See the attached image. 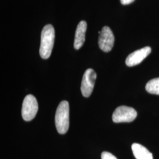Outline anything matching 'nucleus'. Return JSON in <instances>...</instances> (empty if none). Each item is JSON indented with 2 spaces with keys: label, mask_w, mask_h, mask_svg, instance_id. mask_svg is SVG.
I'll list each match as a JSON object with an SVG mask.
<instances>
[{
  "label": "nucleus",
  "mask_w": 159,
  "mask_h": 159,
  "mask_svg": "<svg viewBox=\"0 0 159 159\" xmlns=\"http://www.w3.org/2000/svg\"><path fill=\"white\" fill-rule=\"evenodd\" d=\"M87 30V23L81 21L77 25L75 31L74 47L75 50H79L83 46L85 41V32Z\"/></svg>",
  "instance_id": "obj_8"
},
{
  "label": "nucleus",
  "mask_w": 159,
  "mask_h": 159,
  "mask_svg": "<svg viewBox=\"0 0 159 159\" xmlns=\"http://www.w3.org/2000/svg\"><path fill=\"white\" fill-rule=\"evenodd\" d=\"M146 90L150 94L159 95V78L150 80L146 85Z\"/></svg>",
  "instance_id": "obj_10"
},
{
  "label": "nucleus",
  "mask_w": 159,
  "mask_h": 159,
  "mask_svg": "<svg viewBox=\"0 0 159 159\" xmlns=\"http://www.w3.org/2000/svg\"><path fill=\"white\" fill-rule=\"evenodd\" d=\"M96 79V73L94 70L89 68L85 71L82 79L81 85V91L83 96L85 97L90 96L93 91Z\"/></svg>",
  "instance_id": "obj_5"
},
{
  "label": "nucleus",
  "mask_w": 159,
  "mask_h": 159,
  "mask_svg": "<svg viewBox=\"0 0 159 159\" xmlns=\"http://www.w3.org/2000/svg\"><path fill=\"white\" fill-rule=\"evenodd\" d=\"M134 1V0H120V2L123 5H128L133 2Z\"/></svg>",
  "instance_id": "obj_12"
},
{
  "label": "nucleus",
  "mask_w": 159,
  "mask_h": 159,
  "mask_svg": "<svg viewBox=\"0 0 159 159\" xmlns=\"http://www.w3.org/2000/svg\"><path fill=\"white\" fill-rule=\"evenodd\" d=\"M152 49L150 47H146L133 52L127 57L125 60L126 65L129 67H133L139 64L148 57Z\"/></svg>",
  "instance_id": "obj_7"
},
{
  "label": "nucleus",
  "mask_w": 159,
  "mask_h": 159,
  "mask_svg": "<svg viewBox=\"0 0 159 159\" xmlns=\"http://www.w3.org/2000/svg\"><path fill=\"white\" fill-rule=\"evenodd\" d=\"M102 159H117L116 156L108 152H103L101 155Z\"/></svg>",
  "instance_id": "obj_11"
},
{
  "label": "nucleus",
  "mask_w": 159,
  "mask_h": 159,
  "mask_svg": "<svg viewBox=\"0 0 159 159\" xmlns=\"http://www.w3.org/2000/svg\"><path fill=\"white\" fill-rule=\"evenodd\" d=\"M69 103L62 101L58 106L55 116V124L57 131L61 134H66L69 129Z\"/></svg>",
  "instance_id": "obj_2"
},
{
  "label": "nucleus",
  "mask_w": 159,
  "mask_h": 159,
  "mask_svg": "<svg viewBox=\"0 0 159 159\" xmlns=\"http://www.w3.org/2000/svg\"><path fill=\"white\" fill-rule=\"evenodd\" d=\"M137 113L132 107L121 106L116 108L114 111L112 119L114 123H130L136 119Z\"/></svg>",
  "instance_id": "obj_4"
},
{
  "label": "nucleus",
  "mask_w": 159,
  "mask_h": 159,
  "mask_svg": "<svg viewBox=\"0 0 159 159\" xmlns=\"http://www.w3.org/2000/svg\"><path fill=\"white\" fill-rule=\"evenodd\" d=\"M55 39V30L51 24H47L42 30L41 35L40 55L43 59L51 56Z\"/></svg>",
  "instance_id": "obj_1"
},
{
  "label": "nucleus",
  "mask_w": 159,
  "mask_h": 159,
  "mask_svg": "<svg viewBox=\"0 0 159 159\" xmlns=\"http://www.w3.org/2000/svg\"><path fill=\"white\" fill-rule=\"evenodd\" d=\"M38 110V102L33 95L29 94L24 98L21 111L23 119L27 121L32 120L35 117Z\"/></svg>",
  "instance_id": "obj_3"
},
{
  "label": "nucleus",
  "mask_w": 159,
  "mask_h": 159,
  "mask_svg": "<svg viewBox=\"0 0 159 159\" xmlns=\"http://www.w3.org/2000/svg\"><path fill=\"white\" fill-rule=\"evenodd\" d=\"M114 43V36L111 30L108 27L102 28L98 38V46L100 48L106 52L111 51Z\"/></svg>",
  "instance_id": "obj_6"
},
{
  "label": "nucleus",
  "mask_w": 159,
  "mask_h": 159,
  "mask_svg": "<svg viewBox=\"0 0 159 159\" xmlns=\"http://www.w3.org/2000/svg\"><path fill=\"white\" fill-rule=\"evenodd\" d=\"M131 149L136 159H153V154L146 148L140 144H133Z\"/></svg>",
  "instance_id": "obj_9"
}]
</instances>
